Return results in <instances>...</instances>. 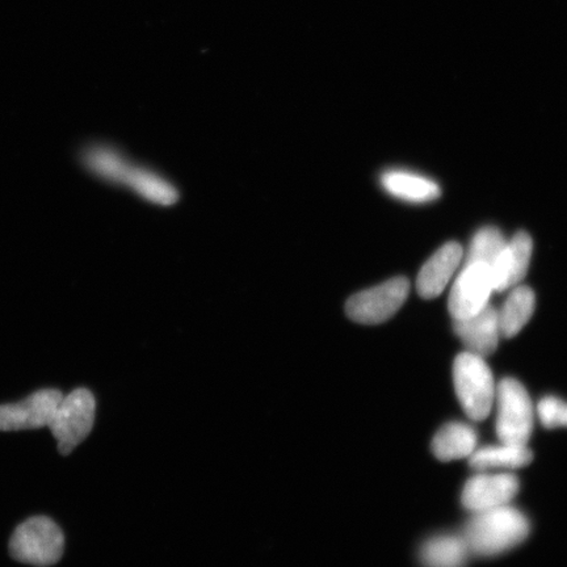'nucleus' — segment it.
I'll return each mask as SVG.
<instances>
[{
    "mask_svg": "<svg viewBox=\"0 0 567 567\" xmlns=\"http://www.w3.org/2000/svg\"><path fill=\"white\" fill-rule=\"evenodd\" d=\"M84 166L105 182L117 184L133 190L144 200L168 207L179 198L174 184L166 177L142 167L125 158L110 146H92L83 154Z\"/></svg>",
    "mask_w": 567,
    "mask_h": 567,
    "instance_id": "obj_1",
    "label": "nucleus"
},
{
    "mask_svg": "<svg viewBox=\"0 0 567 567\" xmlns=\"http://www.w3.org/2000/svg\"><path fill=\"white\" fill-rule=\"evenodd\" d=\"M529 529L527 516L507 505L473 513L461 536L471 555L494 557L526 540Z\"/></svg>",
    "mask_w": 567,
    "mask_h": 567,
    "instance_id": "obj_2",
    "label": "nucleus"
},
{
    "mask_svg": "<svg viewBox=\"0 0 567 567\" xmlns=\"http://www.w3.org/2000/svg\"><path fill=\"white\" fill-rule=\"evenodd\" d=\"M453 381L467 417L474 422L485 421L492 413L496 394L493 373L485 358L467 351L457 354Z\"/></svg>",
    "mask_w": 567,
    "mask_h": 567,
    "instance_id": "obj_3",
    "label": "nucleus"
},
{
    "mask_svg": "<svg viewBox=\"0 0 567 567\" xmlns=\"http://www.w3.org/2000/svg\"><path fill=\"white\" fill-rule=\"evenodd\" d=\"M65 550V536L47 516H34L21 523L10 540V555L16 561L49 567L60 561Z\"/></svg>",
    "mask_w": 567,
    "mask_h": 567,
    "instance_id": "obj_4",
    "label": "nucleus"
},
{
    "mask_svg": "<svg viewBox=\"0 0 567 567\" xmlns=\"http://www.w3.org/2000/svg\"><path fill=\"white\" fill-rule=\"evenodd\" d=\"M495 430L501 443L527 445L534 431L535 410L527 389L515 379H503L496 386Z\"/></svg>",
    "mask_w": 567,
    "mask_h": 567,
    "instance_id": "obj_5",
    "label": "nucleus"
},
{
    "mask_svg": "<svg viewBox=\"0 0 567 567\" xmlns=\"http://www.w3.org/2000/svg\"><path fill=\"white\" fill-rule=\"evenodd\" d=\"M95 396L89 389H75L62 396L48 425L59 442L62 456L70 455L90 435L95 423Z\"/></svg>",
    "mask_w": 567,
    "mask_h": 567,
    "instance_id": "obj_6",
    "label": "nucleus"
},
{
    "mask_svg": "<svg viewBox=\"0 0 567 567\" xmlns=\"http://www.w3.org/2000/svg\"><path fill=\"white\" fill-rule=\"evenodd\" d=\"M410 282L394 278L353 295L346 305L347 316L361 324H379L392 318L408 300Z\"/></svg>",
    "mask_w": 567,
    "mask_h": 567,
    "instance_id": "obj_7",
    "label": "nucleus"
},
{
    "mask_svg": "<svg viewBox=\"0 0 567 567\" xmlns=\"http://www.w3.org/2000/svg\"><path fill=\"white\" fill-rule=\"evenodd\" d=\"M494 290L492 269L465 265L451 290L449 308L453 319L471 317L485 309Z\"/></svg>",
    "mask_w": 567,
    "mask_h": 567,
    "instance_id": "obj_8",
    "label": "nucleus"
},
{
    "mask_svg": "<svg viewBox=\"0 0 567 567\" xmlns=\"http://www.w3.org/2000/svg\"><path fill=\"white\" fill-rule=\"evenodd\" d=\"M63 394L56 389H42L19 403L0 406V431H24L48 427Z\"/></svg>",
    "mask_w": 567,
    "mask_h": 567,
    "instance_id": "obj_9",
    "label": "nucleus"
},
{
    "mask_svg": "<svg viewBox=\"0 0 567 567\" xmlns=\"http://www.w3.org/2000/svg\"><path fill=\"white\" fill-rule=\"evenodd\" d=\"M519 492V480L512 473H480L466 481L461 502L472 513L507 506Z\"/></svg>",
    "mask_w": 567,
    "mask_h": 567,
    "instance_id": "obj_10",
    "label": "nucleus"
},
{
    "mask_svg": "<svg viewBox=\"0 0 567 567\" xmlns=\"http://www.w3.org/2000/svg\"><path fill=\"white\" fill-rule=\"evenodd\" d=\"M456 336L467 352L487 358L498 349L501 339L498 310L487 305L485 309L471 317L455 319Z\"/></svg>",
    "mask_w": 567,
    "mask_h": 567,
    "instance_id": "obj_11",
    "label": "nucleus"
},
{
    "mask_svg": "<svg viewBox=\"0 0 567 567\" xmlns=\"http://www.w3.org/2000/svg\"><path fill=\"white\" fill-rule=\"evenodd\" d=\"M463 247L457 243H449L439 248L417 275V293L425 300L441 296L463 260Z\"/></svg>",
    "mask_w": 567,
    "mask_h": 567,
    "instance_id": "obj_12",
    "label": "nucleus"
},
{
    "mask_svg": "<svg viewBox=\"0 0 567 567\" xmlns=\"http://www.w3.org/2000/svg\"><path fill=\"white\" fill-rule=\"evenodd\" d=\"M532 239L526 231L517 233L492 269L495 292L514 288L527 275L532 257Z\"/></svg>",
    "mask_w": 567,
    "mask_h": 567,
    "instance_id": "obj_13",
    "label": "nucleus"
},
{
    "mask_svg": "<svg viewBox=\"0 0 567 567\" xmlns=\"http://www.w3.org/2000/svg\"><path fill=\"white\" fill-rule=\"evenodd\" d=\"M478 435L472 425L452 422L443 425L432 441V452L437 460L449 461L471 457L477 450Z\"/></svg>",
    "mask_w": 567,
    "mask_h": 567,
    "instance_id": "obj_14",
    "label": "nucleus"
},
{
    "mask_svg": "<svg viewBox=\"0 0 567 567\" xmlns=\"http://www.w3.org/2000/svg\"><path fill=\"white\" fill-rule=\"evenodd\" d=\"M534 460V453L527 445L501 443L476 450L470 457L473 470L485 472L491 470H519Z\"/></svg>",
    "mask_w": 567,
    "mask_h": 567,
    "instance_id": "obj_15",
    "label": "nucleus"
},
{
    "mask_svg": "<svg viewBox=\"0 0 567 567\" xmlns=\"http://www.w3.org/2000/svg\"><path fill=\"white\" fill-rule=\"evenodd\" d=\"M382 187L394 197L410 203L434 202L441 196V188L427 177L408 172H386L381 176Z\"/></svg>",
    "mask_w": 567,
    "mask_h": 567,
    "instance_id": "obj_16",
    "label": "nucleus"
},
{
    "mask_svg": "<svg viewBox=\"0 0 567 567\" xmlns=\"http://www.w3.org/2000/svg\"><path fill=\"white\" fill-rule=\"evenodd\" d=\"M471 551L463 536H436L423 544L421 561L424 567H464Z\"/></svg>",
    "mask_w": 567,
    "mask_h": 567,
    "instance_id": "obj_17",
    "label": "nucleus"
},
{
    "mask_svg": "<svg viewBox=\"0 0 567 567\" xmlns=\"http://www.w3.org/2000/svg\"><path fill=\"white\" fill-rule=\"evenodd\" d=\"M535 293L528 287H516L505 305L498 310L499 329L503 338H514L529 322L535 311Z\"/></svg>",
    "mask_w": 567,
    "mask_h": 567,
    "instance_id": "obj_18",
    "label": "nucleus"
},
{
    "mask_svg": "<svg viewBox=\"0 0 567 567\" xmlns=\"http://www.w3.org/2000/svg\"><path fill=\"white\" fill-rule=\"evenodd\" d=\"M506 245L507 240L498 229H481L472 240L466 265H482L493 269Z\"/></svg>",
    "mask_w": 567,
    "mask_h": 567,
    "instance_id": "obj_19",
    "label": "nucleus"
},
{
    "mask_svg": "<svg viewBox=\"0 0 567 567\" xmlns=\"http://www.w3.org/2000/svg\"><path fill=\"white\" fill-rule=\"evenodd\" d=\"M537 415L545 429L567 427V403L557 396H545L538 402Z\"/></svg>",
    "mask_w": 567,
    "mask_h": 567,
    "instance_id": "obj_20",
    "label": "nucleus"
}]
</instances>
